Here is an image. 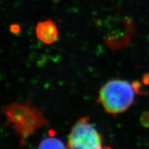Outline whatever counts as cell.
Returning <instances> with one entry per match:
<instances>
[{
	"mask_svg": "<svg viewBox=\"0 0 149 149\" xmlns=\"http://www.w3.org/2000/svg\"><path fill=\"white\" fill-rule=\"evenodd\" d=\"M9 31L13 34H17L21 31V27L18 24H11L9 27Z\"/></svg>",
	"mask_w": 149,
	"mask_h": 149,
	"instance_id": "6",
	"label": "cell"
},
{
	"mask_svg": "<svg viewBox=\"0 0 149 149\" xmlns=\"http://www.w3.org/2000/svg\"><path fill=\"white\" fill-rule=\"evenodd\" d=\"M68 148L100 149L102 148V138L88 117L79 119L72 126L67 143Z\"/></svg>",
	"mask_w": 149,
	"mask_h": 149,
	"instance_id": "3",
	"label": "cell"
},
{
	"mask_svg": "<svg viewBox=\"0 0 149 149\" xmlns=\"http://www.w3.org/2000/svg\"><path fill=\"white\" fill-rule=\"evenodd\" d=\"M2 111L8 124L20 137L21 146H24L26 139L37 129L49 124L42 111L32 106L29 102H14L5 106Z\"/></svg>",
	"mask_w": 149,
	"mask_h": 149,
	"instance_id": "1",
	"label": "cell"
},
{
	"mask_svg": "<svg viewBox=\"0 0 149 149\" xmlns=\"http://www.w3.org/2000/svg\"><path fill=\"white\" fill-rule=\"evenodd\" d=\"M39 148H65V146L60 139L50 136L42 140L38 146Z\"/></svg>",
	"mask_w": 149,
	"mask_h": 149,
	"instance_id": "5",
	"label": "cell"
},
{
	"mask_svg": "<svg viewBox=\"0 0 149 149\" xmlns=\"http://www.w3.org/2000/svg\"><path fill=\"white\" fill-rule=\"evenodd\" d=\"M136 94L139 93L132 83L112 80L101 87L98 101L106 112L116 115L124 113L132 105Z\"/></svg>",
	"mask_w": 149,
	"mask_h": 149,
	"instance_id": "2",
	"label": "cell"
},
{
	"mask_svg": "<svg viewBox=\"0 0 149 149\" xmlns=\"http://www.w3.org/2000/svg\"><path fill=\"white\" fill-rule=\"evenodd\" d=\"M36 34L37 39L47 45L55 42L58 36L57 26L50 19L39 22L36 27Z\"/></svg>",
	"mask_w": 149,
	"mask_h": 149,
	"instance_id": "4",
	"label": "cell"
}]
</instances>
